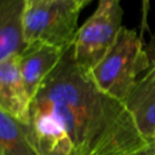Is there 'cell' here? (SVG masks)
<instances>
[{
  "instance_id": "6da1fadb",
  "label": "cell",
  "mask_w": 155,
  "mask_h": 155,
  "mask_svg": "<svg viewBox=\"0 0 155 155\" xmlns=\"http://www.w3.org/2000/svg\"><path fill=\"white\" fill-rule=\"evenodd\" d=\"M28 127L40 155H134L148 147L125 103L97 87L73 46L31 99Z\"/></svg>"
},
{
  "instance_id": "7a4b0ae2",
  "label": "cell",
  "mask_w": 155,
  "mask_h": 155,
  "mask_svg": "<svg viewBox=\"0 0 155 155\" xmlns=\"http://www.w3.org/2000/svg\"><path fill=\"white\" fill-rule=\"evenodd\" d=\"M148 68L149 59L143 40L134 30L122 27L111 48L90 74L102 92L125 103Z\"/></svg>"
},
{
  "instance_id": "3957f363",
  "label": "cell",
  "mask_w": 155,
  "mask_h": 155,
  "mask_svg": "<svg viewBox=\"0 0 155 155\" xmlns=\"http://www.w3.org/2000/svg\"><path fill=\"white\" fill-rule=\"evenodd\" d=\"M80 11L73 1H27L23 21L27 45L40 42L65 52L74 45Z\"/></svg>"
},
{
  "instance_id": "277c9868",
  "label": "cell",
  "mask_w": 155,
  "mask_h": 155,
  "mask_svg": "<svg viewBox=\"0 0 155 155\" xmlns=\"http://www.w3.org/2000/svg\"><path fill=\"white\" fill-rule=\"evenodd\" d=\"M120 0H99L96 11L84 22L73 45L78 64L91 71L111 48L122 29Z\"/></svg>"
},
{
  "instance_id": "5b68a950",
  "label": "cell",
  "mask_w": 155,
  "mask_h": 155,
  "mask_svg": "<svg viewBox=\"0 0 155 155\" xmlns=\"http://www.w3.org/2000/svg\"><path fill=\"white\" fill-rule=\"evenodd\" d=\"M18 56H11L0 62V108L22 124L28 125L31 98L19 70Z\"/></svg>"
},
{
  "instance_id": "8992f818",
  "label": "cell",
  "mask_w": 155,
  "mask_h": 155,
  "mask_svg": "<svg viewBox=\"0 0 155 155\" xmlns=\"http://www.w3.org/2000/svg\"><path fill=\"white\" fill-rule=\"evenodd\" d=\"M63 54L64 52L56 47L34 42L27 45L24 51L18 56L19 70L31 99Z\"/></svg>"
},
{
  "instance_id": "52a82bcc",
  "label": "cell",
  "mask_w": 155,
  "mask_h": 155,
  "mask_svg": "<svg viewBox=\"0 0 155 155\" xmlns=\"http://www.w3.org/2000/svg\"><path fill=\"white\" fill-rule=\"evenodd\" d=\"M125 105L143 139L148 144L155 140V75L149 71L143 73Z\"/></svg>"
},
{
  "instance_id": "ba28073f",
  "label": "cell",
  "mask_w": 155,
  "mask_h": 155,
  "mask_svg": "<svg viewBox=\"0 0 155 155\" xmlns=\"http://www.w3.org/2000/svg\"><path fill=\"white\" fill-rule=\"evenodd\" d=\"M27 0H0V62L21 54L27 47L24 11Z\"/></svg>"
},
{
  "instance_id": "9c48e42d",
  "label": "cell",
  "mask_w": 155,
  "mask_h": 155,
  "mask_svg": "<svg viewBox=\"0 0 155 155\" xmlns=\"http://www.w3.org/2000/svg\"><path fill=\"white\" fill-rule=\"evenodd\" d=\"M0 149L2 155H40L29 127L0 108Z\"/></svg>"
},
{
  "instance_id": "30bf717a",
  "label": "cell",
  "mask_w": 155,
  "mask_h": 155,
  "mask_svg": "<svg viewBox=\"0 0 155 155\" xmlns=\"http://www.w3.org/2000/svg\"><path fill=\"white\" fill-rule=\"evenodd\" d=\"M145 51H147L148 59H149V68L147 69V71L155 75V34H151L150 41L145 46Z\"/></svg>"
},
{
  "instance_id": "8fae6325",
  "label": "cell",
  "mask_w": 155,
  "mask_h": 155,
  "mask_svg": "<svg viewBox=\"0 0 155 155\" xmlns=\"http://www.w3.org/2000/svg\"><path fill=\"white\" fill-rule=\"evenodd\" d=\"M150 10V0H142V17H140V34L139 38L143 40V34L148 30V15Z\"/></svg>"
},
{
  "instance_id": "7c38bea8",
  "label": "cell",
  "mask_w": 155,
  "mask_h": 155,
  "mask_svg": "<svg viewBox=\"0 0 155 155\" xmlns=\"http://www.w3.org/2000/svg\"><path fill=\"white\" fill-rule=\"evenodd\" d=\"M27 1H52V0H27ZM64 1H73V2L78 4L81 8L84 6H86L88 2H91V0H64Z\"/></svg>"
},
{
  "instance_id": "4fadbf2b",
  "label": "cell",
  "mask_w": 155,
  "mask_h": 155,
  "mask_svg": "<svg viewBox=\"0 0 155 155\" xmlns=\"http://www.w3.org/2000/svg\"><path fill=\"white\" fill-rule=\"evenodd\" d=\"M134 155H155V153H154L153 150H150V149L147 147V148H144L143 150H140V151L136 153Z\"/></svg>"
},
{
  "instance_id": "5bb4252c",
  "label": "cell",
  "mask_w": 155,
  "mask_h": 155,
  "mask_svg": "<svg viewBox=\"0 0 155 155\" xmlns=\"http://www.w3.org/2000/svg\"><path fill=\"white\" fill-rule=\"evenodd\" d=\"M148 148L155 153V140H153L151 143H149V144H148Z\"/></svg>"
},
{
  "instance_id": "9a60e30c",
  "label": "cell",
  "mask_w": 155,
  "mask_h": 155,
  "mask_svg": "<svg viewBox=\"0 0 155 155\" xmlns=\"http://www.w3.org/2000/svg\"><path fill=\"white\" fill-rule=\"evenodd\" d=\"M0 155H2V153H1V149H0Z\"/></svg>"
}]
</instances>
